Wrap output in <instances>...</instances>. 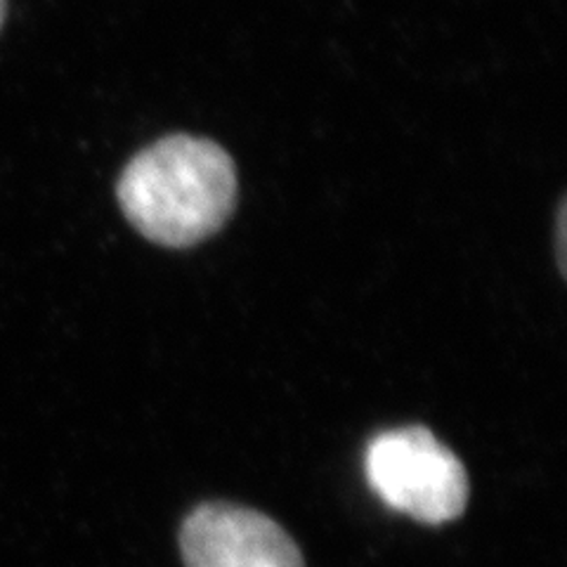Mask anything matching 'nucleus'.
Listing matches in <instances>:
<instances>
[{
  "instance_id": "obj_2",
  "label": "nucleus",
  "mask_w": 567,
  "mask_h": 567,
  "mask_svg": "<svg viewBox=\"0 0 567 567\" xmlns=\"http://www.w3.org/2000/svg\"><path fill=\"white\" fill-rule=\"evenodd\" d=\"M364 473L388 508L423 525L452 523L466 511L464 464L423 425L379 433L367 447Z\"/></svg>"
},
{
  "instance_id": "obj_1",
  "label": "nucleus",
  "mask_w": 567,
  "mask_h": 567,
  "mask_svg": "<svg viewBox=\"0 0 567 567\" xmlns=\"http://www.w3.org/2000/svg\"><path fill=\"white\" fill-rule=\"evenodd\" d=\"M233 156L204 137L171 135L123 168L116 197L142 237L187 248L213 237L237 206Z\"/></svg>"
},
{
  "instance_id": "obj_3",
  "label": "nucleus",
  "mask_w": 567,
  "mask_h": 567,
  "mask_svg": "<svg viewBox=\"0 0 567 567\" xmlns=\"http://www.w3.org/2000/svg\"><path fill=\"white\" fill-rule=\"evenodd\" d=\"M185 567H306L289 532L254 508L204 504L183 523Z\"/></svg>"
},
{
  "instance_id": "obj_4",
  "label": "nucleus",
  "mask_w": 567,
  "mask_h": 567,
  "mask_svg": "<svg viewBox=\"0 0 567 567\" xmlns=\"http://www.w3.org/2000/svg\"><path fill=\"white\" fill-rule=\"evenodd\" d=\"M6 20V0H0V27H3Z\"/></svg>"
}]
</instances>
